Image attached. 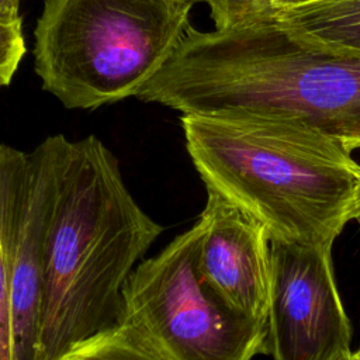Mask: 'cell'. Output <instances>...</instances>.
<instances>
[{
    "label": "cell",
    "mask_w": 360,
    "mask_h": 360,
    "mask_svg": "<svg viewBox=\"0 0 360 360\" xmlns=\"http://www.w3.org/2000/svg\"><path fill=\"white\" fill-rule=\"evenodd\" d=\"M207 191L260 222L270 239L330 248L352 221L360 163L340 141L288 114H181Z\"/></svg>",
    "instance_id": "1"
},
{
    "label": "cell",
    "mask_w": 360,
    "mask_h": 360,
    "mask_svg": "<svg viewBox=\"0 0 360 360\" xmlns=\"http://www.w3.org/2000/svg\"><path fill=\"white\" fill-rule=\"evenodd\" d=\"M136 98L181 114L271 111L300 117L360 149V56L294 39L274 8L228 30L190 27Z\"/></svg>",
    "instance_id": "2"
},
{
    "label": "cell",
    "mask_w": 360,
    "mask_h": 360,
    "mask_svg": "<svg viewBox=\"0 0 360 360\" xmlns=\"http://www.w3.org/2000/svg\"><path fill=\"white\" fill-rule=\"evenodd\" d=\"M162 231L114 153L94 135L72 141L46 239L37 360H58L120 323L122 290Z\"/></svg>",
    "instance_id": "3"
},
{
    "label": "cell",
    "mask_w": 360,
    "mask_h": 360,
    "mask_svg": "<svg viewBox=\"0 0 360 360\" xmlns=\"http://www.w3.org/2000/svg\"><path fill=\"white\" fill-rule=\"evenodd\" d=\"M173 0H45L34 31L42 89L70 110L135 96L191 27Z\"/></svg>",
    "instance_id": "4"
},
{
    "label": "cell",
    "mask_w": 360,
    "mask_h": 360,
    "mask_svg": "<svg viewBox=\"0 0 360 360\" xmlns=\"http://www.w3.org/2000/svg\"><path fill=\"white\" fill-rule=\"evenodd\" d=\"M198 221L143 259L122 290L120 323L146 336L170 360H252L266 354V323L228 309L195 266Z\"/></svg>",
    "instance_id": "5"
},
{
    "label": "cell",
    "mask_w": 360,
    "mask_h": 360,
    "mask_svg": "<svg viewBox=\"0 0 360 360\" xmlns=\"http://www.w3.org/2000/svg\"><path fill=\"white\" fill-rule=\"evenodd\" d=\"M270 255L266 354L273 360H342L352 354V326L330 248L270 239Z\"/></svg>",
    "instance_id": "6"
},
{
    "label": "cell",
    "mask_w": 360,
    "mask_h": 360,
    "mask_svg": "<svg viewBox=\"0 0 360 360\" xmlns=\"http://www.w3.org/2000/svg\"><path fill=\"white\" fill-rule=\"evenodd\" d=\"M72 141L58 134L28 152L11 255L13 359L37 360L46 239Z\"/></svg>",
    "instance_id": "7"
},
{
    "label": "cell",
    "mask_w": 360,
    "mask_h": 360,
    "mask_svg": "<svg viewBox=\"0 0 360 360\" xmlns=\"http://www.w3.org/2000/svg\"><path fill=\"white\" fill-rule=\"evenodd\" d=\"M195 266L205 287L232 312L267 322L271 255L267 229L221 195L207 191Z\"/></svg>",
    "instance_id": "8"
},
{
    "label": "cell",
    "mask_w": 360,
    "mask_h": 360,
    "mask_svg": "<svg viewBox=\"0 0 360 360\" xmlns=\"http://www.w3.org/2000/svg\"><path fill=\"white\" fill-rule=\"evenodd\" d=\"M278 24L321 52L360 56V0H314L274 7Z\"/></svg>",
    "instance_id": "9"
},
{
    "label": "cell",
    "mask_w": 360,
    "mask_h": 360,
    "mask_svg": "<svg viewBox=\"0 0 360 360\" xmlns=\"http://www.w3.org/2000/svg\"><path fill=\"white\" fill-rule=\"evenodd\" d=\"M28 153L0 143V360L13 359L11 255Z\"/></svg>",
    "instance_id": "10"
},
{
    "label": "cell",
    "mask_w": 360,
    "mask_h": 360,
    "mask_svg": "<svg viewBox=\"0 0 360 360\" xmlns=\"http://www.w3.org/2000/svg\"><path fill=\"white\" fill-rule=\"evenodd\" d=\"M58 360H170L136 329L118 323L68 350Z\"/></svg>",
    "instance_id": "11"
},
{
    "label": "cell",
    "mask_w": 360,
    "mask_h": 360,
    "mask_svg": "<svg viewBox=\"0 0 360 360\" xmlns=\"http://www.w3.org/2000/svg\"><path fill=\"white\" fill-rule=\"evenodd\" d=\"M205 3L210 6L215 30H228L273 10L277 0H205Z\"/></svg>",
    "instance_id": "12"
},
{
    "label": "cell",
    "mask_w": 360,
    "mask_h": 360,
    "mask_svg": "<svg viewBox=\"0 0 360 360\" xmlns=\"http://www.w3.org/2000/svg\"><path fill=\"white\" fill-rule=\"evenodd\" d=\"M25 55L22 21L0 22V87L8 86Z\"/></svg>",
    "instance_id": "13"
},
{
    "label": "cell",
    "mask_w": 360,
    "mask_h": 360,
    "mask_svg": "<svg viewBox=\"0 0 360 360\" xmlns=\"http://www.w3.org/2000/svg\"><path fill=\"white\" fill-rule=\"evenodd\" d=\"M21 0H0V22L14 24L22 21L20 15Z\"/></svg>",
    "instance_id": "14"
},
{
    "label": "cell",
    "mask_w": 360,
    "mask_h": 360,
    "mask_svg": "<svg viewBox=\"0 0 360 360\" xmlns=\"http://www.w3.org/2000/svg\"><path fill=\"white\" fill-rule=\"evenodd\" d=\"M352 219H354L360 226V187H359V191H357V195H356V200H354V205H353V211H352Z\"/></svg>",
    "instance_id": "15"
},
{
    "label": "cell",
    "mask_w": 360,
    "mask_h": 360,
    "mask_svg": "<svg viewBox=\"0 0 360 360\" xmlns=\"http://www.w3.org/2000/svg\"><path fill=\"white\" fill-rule=\"evenodd\" d=\"M314 0H277L276 7H284V6H294V4H301V3H308Z\"/></svg>",
    "instance_id": "16"
},
{
    "label": "cell",
    "mask_w": 360,
    "mask_h": 360,
    "mask_svg": "<svg viewBox=\"0 0 360 360\" xmlns=\"http://www.w3.org/2000/svg\"><path fill=\"white\" fill-rule=\"evenodd\" d=\"M173 1H177V3H181V4H187V6L194 7L195 4L202 3V1H205V0H173Z\"/></svg>",
    "instance_id": "17"
},
{
    "label": "cell",
    "mask_w": 360,
    "mask_h": 360,
    "mask_svg": "<svg viewBox=\"0 0 360 360\" xmlns=\"http://www.w3.org/2000/svg\"><path fill=\"white\" fill-rule=\"evenodd\" d=\"M342 360H360V357H359L356 353H352V354H349L347 357H345V359H342Z\"/></svg>",
    "instance_id": "18"
},
{
    "label": "cell",
    "mask_w": 360,
    "mask_h": 360,
    "mask_svg": "<svg viewBox=\"0 0 360 360\" xmlns=\"http://www.w3.org/2000/svg\"><path fill=\"white\" fill-rule=\"evenodd\" d=\"M356 354H357V356H359V357H360V349H359V350H357V352H356Z\"/></svg>",
    "instance_id": "19"
}]
</instances>
